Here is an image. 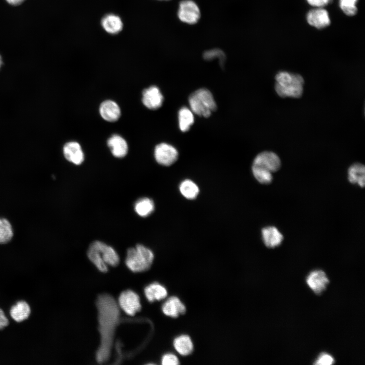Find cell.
Returning a JSON list of instances; mask_svg holds the SVG:
<instances>
[{
  "label": "cell",
  "instance_id": "1",
  "mask_svg": "<svg viewBox=\"0 0 365 365\" xmlns=\"http://www.w3.org/2000/svg\"><path fill=\"white\" fill-rule=\"evenodd\" d=\"M99 330L101 344L96 354L97 360L103 363L108 359L112 345L114 330L119 317V309L115 299L110 295L102 294L97 300Z\"/></svg>",
  "mask_w": 365,
  "mask_h": 365
},
{
  "label": "cell",
  "instance_id": "2",
  "mask_svg": "<svg viewBox=\"0 0 365 365\" xmlns=\"http://www.w3.org/2000/svg\"><path fill=\"white\" fill-rule=\"evenodd\" d=\"M275 78V90L279 96L296 98L302 96L304 84V80L302 76L281 71L276 74Z\"/></svg>",
  "mask_w": 365,
  "mask_h": 365
},
{
  "label": "cell",
  "instance_id": "3",
  "mask_svg": "<svg viewBox=\"0 0 365 365\" xmlns=\"http://www.w3.org/2000/svg\"><path fill=\"white\" fill-rule=\"evenodd\" d=\"M154 253L149 248L138 244L135 247L127 249L125 263L127 267L134 272L148 270L154 260Z\"/></svg>",
  "mask_w": 365,
  "mask_h": 365
},
{
  "label": "cell",
  "instance_id": "4",
  "mask_svg": "<svg viewBox=\"0 0 365 365\" xmlns=\"http://www.w3.org/2000/svg\"><path fill=\"white\" fill-rule=\"evenodd\" d=\"M189 103L193 113L207 118L216 110V104L211 92L206 88L199 89L190 95Z\"/></svg>",
  "mask_w": 365,
  "mask_h": 365
},
{
  "label": "cell",
  "instance_id": "5",
  "mask_svg": "<svg viewBox=\"0 0 365 365\" xmlns=\"http://www.w3.org/2000/svg\"><path fill=\"white\" fill-rule=\"evenodd\" d=\"M177 14L180 20L190 24L197 23L200 17L199 7L192 0H185L180 2Z\"/></svg>",
  "mask_w": 365,
  "mask_h": 365
},
{
  "label": "cell",
  "instance_id": "6",
  "mask_svg": "<svg viewBox=\"0 0 365 365\" xmlns=\"http://www.w3.org/2000/svg\"><path fill=\"white\" fill-rule=\"evenodd\" d=\"M154 155L158 163L168 166L176 162L178 153L172 145L166 143H161L155 147Z\"/></svg>",
  "mask_w": 365,
  "mask_h": 365
},
{
  "label": "cell",
  "instance_id": "7",
  "mask_svg": "<svg viewBox=\"0 0 365 365\" xmlns=\"http://www.w3.org/2000/svg\"><path fill=\"white\" fill-rule=\"evenodd\" d=\"M252 165L261 167L272 173L280 168L281 161L278 156L275 153L264 151L255 157Z\"/></svg>",
  "mask_w": 365,
  "mask_h": 365
},
{
  "label": "cell",
  "instance_id": "8",
  "mask_svg": "<svg viewBox=\"0 0 365 365\" xmlns=\"http://www.w3.org/2000/svg\"><path fill=\"white\" fill-rule=\"evenodd\" d=\"M119 304L123 310L129 315H134L141 309L138 295L131 290H126L120 294Z\"/></svg>",
  "mask_w": 365,
  "mask_h": 365
},
{
  "label": "cell",
  "instance_id": "9",
  "mask_svg": "<svg viewBox=\"0 0 365 365\" xmlns=\"http://www.w3.org/2000/svg\"><path fill=\"white\" fill-rule=\"evenodd\" d=\"M306 282L314 293L320 295L326 288L329 283V279L324 271L316 270L308 274Z\"/></svg>",
  "mask_w": 365,
  "mask_h": 365
},
{
  "label": "cell",
  "instance_id": "10",
  "mask_svg": "<svg viewBox=\"0 0 365 365\" xmlns=\"http://www.w3.org/2000/svg\"><path fill=\"white\" fill-rule=\"evenodd\" d=\"M142 101L147 108L155 110L162 106L163 96L157 86H152L143 91Z\"/></svg>",
  "mask_w": 365,
  "mask_h": 365
},
{
  "label": "cell",
  "instance_id": "11",
  "mask_svg": "<svg viewBox=\"0 0 365 365\" xmlns=\"http://www.w3.org/2000/svg\"><path fill=\"white\" fill-rule=\"evenodd\" d=\"M91 244L98 251L101 258L107 265L115 267L119 264V256L113 248L98 240L94 241Z\"/></svg>",
  "mask_w": 365,
  "mask_h": 365
},
{
  "label": "cell",
  "instance_id": "12",
  "mask_svg": "<svg viewBox=\"0 0 365 365\" xmlns=\"http://www.w3.org/2000/svg\"><path fill=\"white\" fill-rule=\"evenodd\" d=\"M308 23L318 29L328 26L331 22L327 11L322 8H317L310 11L307 15Z\"/></svg>",
  "mask_w": 365,
  "mask_h": 365
},
{
  "label": "cell",
  "instance_id": "13",
  "mask_svg": "<svg viewBox=\"0 0 365 365\" xmlns=\"http://www.w3.org/2000/svg\"><path fill=\"white\" fill-rule=\"evenodd\" d=\"M65 158L75 165H80L84 160V155L80 144L70 141L65 144L63 148Z\"/></svg>",
  "mask_w": 365,
  "mask_h": 365
},
{
  "label": "cell",
  "instance_id": "14",
  "mask_svg": "<svg viewBox=\"0 0 365 365\" xmlns=\"http://www.w3.org/2000/svg\"><path fill=\"white\" fill-rule=\"evenodd\" d=\"M162 310L163 313L173 318L177 317L179 314H184L186 308L185 305L176 297L169 298L163 304Z\"/></svg>",
  "mask_w": 365,
  "mask_h": 365
},
{
  "label": "cell",
  "instance_id": "15",
  "mask_svg": "<svg viewBox=\"0 0 365 365\" xmlns=\"http://www.w3.org/2000/svg\"><path fill=\"white\" fill-rule=\"evenodd\" d=\"M99 113L102 118L108 122H115L121 116L118 104L111 100L104 101L100 105Z\"/></svg>",
  "mask_w": 365,
  "mask_h": 365
},
{
  "label": "cell",
  "instance_id": "16",
  "mask_svg": "<svg viewBox=\"0 0 365 365\" xmlns=\"http://www.w3.org/2000/svg\"><path fill=\"white\" fill-rule=\"evenodd\" d=\"M107 144L114 156L121 158L124 157L128 152L126 141L121 136L112 135L107 140Z\"/></svg>",
  "mask_w": 365,
  "mask_h": 365
},
{
  "label": "cell",
  "instance_id": "17",
  "mask_svg": "<svg viewBox=\"0 0 365 365\" xmlns=\"http://www.w3.org/2000/svg\"><path fill=\"white\" fill-rule=\"evenodd\" d=\"M262 238L265 245L269 248H274L282 242L283 237L275 227H267L262 230Z\"/></svg>",
  "mask_w": 365,
  "mask_h": 365
},
{
  "label": "cell",
  "instance_id": "18",
  "mask_svg": "<svg viewBox=\"0 0 365 365\" xmlns=\"http://www.w3.org/2000/svg\"><path fill=\"white\" fill-rule=\"evenodd\" d=\"M144 292L148 300L151 302L163 300L167 295L166 288L157 282L151 283L146 286Z\"/></svg>",
  "mask_w": 365,
  "mask_h": 365
},
{
  "label": "cell",
  "instance_id": "19",
  "mask_svg": "<svg viewBox=\"0 0 365 365\" xmlns=\"http://www.w3.org/2000/svg\"><path fill=\"white\" fill-rule=\"evenodd\" d=\"M348 180L352 184H357L364 187L365 180V167L362 164L356 163L348 169Z\"/></svg>",
  "mask_w": 365,
  "mask_h": 365
},
{
  "label": "cell",
  "instance_id": "20",
  "mask_svg": "<svg viewBox=\"0 0 365 365\" xmlns=\"http://www.w3.org/2000/svg\"><path fill=\"white\" fill-rule=\"evenodd\" d=\"M173 346L175 350L183 356L191 354L194 348L191 339L186 335H182L176 337L173 341Z\"/></svg>",
  "mask_w": 365,
  "mask_h": 365
},
{
  "label": "cell",
  "instance_id": "21",
  "mask_svg": "<svg viewBox=\"0 0 365 365\" xmlns=\"http://www.w3.org/2000/svg\"><path fill=\"white\" fill-rule=\"evenodd\" d=\"M101 25L106 31L111 34L119 32L123 27V23L120 18L114 14H108L105 16L102 19Z\"/></svg>",
  "mask_w": 365,
  "mask_h": 365
},
{
  "label": "cell",
  "instance_id": "22",
  "mask_svg": "<svg viewBox=\"0 0 365 365\" xmlns=\"http://www.w3.org/2000/svg\"><path fill=\"white\" fill-rule=\"evenodd\" d=\"M30 313V307L24 301L18 302L10 310L11 316L17 322H21L27 319Z\"/></svg>",
  "mask_w": 365,
  "mask_h": 365
},
{
  "label": "cell",
  "instance_id": "23",
  "mask_svg": "<svg viewBox=\"0 0 365 365\" xmlns=\"http://www.w3.org/2000/svg\"><path fill=\"white\" fill-rule=\"evenodd\" d=\"M154 209V201L149 198H140L134 204L135 211L141 217H147L150 215Z\"/></svg>",
  "mask_w": 365,
  "mask_h": 365
},
{
  "label": "cell",
  "instance_id": "24",
  "mask_svg": "<svg viewBox=\"0 0 365 365\" xmlns=\"http://www.w3.org/2000/svg\"><path fill=\"white\" fill-rule=\"evenodd\" d=\"M179 127L182 132L188 131L194 122L193 112L186 107H181L178 112Z\"/></svg>",
  "mask_w": 365,
  "mask_h": 365
},
{
  "label": "cell",
  "instance_id": "25",
  "mask_svg": "<svg viewBox=\"0 0 365 365\" xmlns=\"http://www.w3.org/2000/svg\"><path fill=\"white\" fill-rule=\"evenodd\" d=\"M179 189L182 195L188 199L196 198L199 192L197 185L189 179L182 181L179 185Z\"/></svg>",
  "mask_w": 365,
  "mask_h": 365
},
{
  "label": "cell",
  "instance_id": "26",
  "mask_svg": "<svg viewBox=\"0 0 365 365\" xmlns=\"http://www.w3.org/2000/svg\"><path fill=\"white\" fill-rule=\"evenodd\" d=\"M87 256L89 260L95 265L96 268L102 272L108 270L107 265L101 258L98 251L91 244L87 251Z\"/></svg>",
  "mask_w": 365,
  "mask_h": 365
},
{
  "label": "cell",
  "instance_id": "27",
  "mask_svg": "<svg viewBox=\"0 0 365 365\" xmlns=\"http://www.w3.org/2000/svg\"><path fill=\"white\" fill-rule=\"evenodd\" d=\"M13 231L10 223L6 218H0V243H6L10 241Z\"/></svg>",
  "mask_w": 365,
  "mask_h": 365
},
{
  "label": "cell",
  "instance_id": "28",
  "mask_svg": "<svg viewBox=\"0 0 365 365\" xmlns=\"http://www.w3.org/2000/svg\"><path fill=\"white\" fill-rule=\"evenodd\" d=\"M252 171L256 179L263 184L271 182L273 177L272 173L261 167L252 165Z\"/></svg>",
  "mask_w": 365,
  "mask_h": 365
},
{
  "label": "cell",
  "instance_id": "29",
  "mask_svg": "<svg viewBox=\"0 0 365 365\" xmlns=\"http://www.w3.org/2000/svg\"><path fill=\"white\" fill-rule=\"evenodd\" d=\"M203 58L206 60H211L217 58L219 59L220 65L223 67L226 61V55L220 49H214L206 51L203 54Z\"/></svg>",
  "mask_w": 365,
  "mask_h": 365
},
{
  "label": "cell",
  "instance_id": "30",
  "mask_svg": "<svg viewBox=\"0 0 365 365\" xmlns=\"http://www.w3.org/2000/svg\"><path fill=\"white\" fill-rule=\"evenodd\" d=\"M340 7L343 12L347 16L355 15L357 12L355 4L350 0H340Z\"/></svg>",
  "mask_w": 365,
  "mask_h": 365
},
{
  "label": "cell",
  "instance_id": "31",
  "mask_svg": "<svg viewBox=\"0 0 365 365\" xmlns=\"http://www.w3.org/2000/svg\"><path fill=\"white\" fill-rule=\"evenodd\" d=\"M334 362L335 359L331 355L327 353H322L320 354L315 361L314 364L317 365H331L334 364Z\"/></svg>",
  "mask_w": 365,
  "mask_h": 365
},
{
  "label": "cell",
  "instance_id": "32",
  "mask_svg": "<svg viewBox=\"0 0 365 365\" xmlns=\"http://www.w3.org/2000/svg\"><path fill=\"white\" fill-rule=\"evenodd\" d=\"M161 362L163 365H177L179 364V360L175 354L169 353L163 356Z\"/></svg>",
  "mask_w": 365,
  "mask_h": 365
},
{
  "label": "cell",
  "instance_id": "33",
  "mask_svg": "<svg viewBox=\"0 0 365 365\" xmlns=\"http://www.w3.org/2000/svg\"><path fill=\"white\" fill-rule=\"evenodd\" d=\"M311 6L321 7L331 3L333 0H307Z\"/></svg>",
  "mask_w": 365,
  "mask_h": 365
},
{
  "label": "cell",
  "instance_id": "34",
  "mask_svg": "<svg viewBox=\"0 0 365 365\" xmlns=\"http://www.w3.org/2000/svg\"><path fill=\"white\" fill-rule=\"evenodd\" d=\"M8 320L5 315L4 312L0 309V330L8 325Z\"/></svg>",
  "mask_w": 365,
  "mask_h": 365
},
{
  "label": "cell",
  "instance_id": "35",
  "mask_svg": "<svg viewBox=\"0 0 365 365\" xmlns=\"http://www.w3.org/2000/svg\"><path fill=\"white\" fill-rule=\"evenodd\" d=\"M9 4L12 5H18L21 4L24 0H6Z\"/></svg>",
  "mask_w": 365,
  "mask_h": 365
},
{
  "label": "cell",
  "instance_id": "36",
  "mask_svg": "<svg viewBox=\"0 0 365 365\" xmlns=\"http://www.w3.org/2000/svg\"><path fill=\"white\" fill-rule=\"evenodd\" d=\"M350 1L355 4H356V2L357 1V0H350Z\"/></svg>",
  "mask_w": 365,
  "mask_h": 365
},
{
  "label": "cell",
  "instance_id": "37",
  "mask_svg": "<svg viewBox=\"0 0 365 365\" xmlns=\"http://www.w3.org/2000/svg\"><path fill=\"white\" fill-rule=\"evenodd\" d=\"M1 64H2V60H1V56H0V67L1 66Z\"/></svg>",
  "mask_w": 365,
  "mask_h": 365
},
{
  "label": "cell",
  "instance_id": "38",
  "mask_svg": "<svg viewBox=\"0 0 365 365\" xmlns=\"http://www.w3.org/2000/svg\"><path fill=\"white\" fill-rule=\"evenodd\" d=\"M167 1V0H166Z\"/></svg>",
  "mask_w": 365,
  "mask_h": 365
}]
</instances>
